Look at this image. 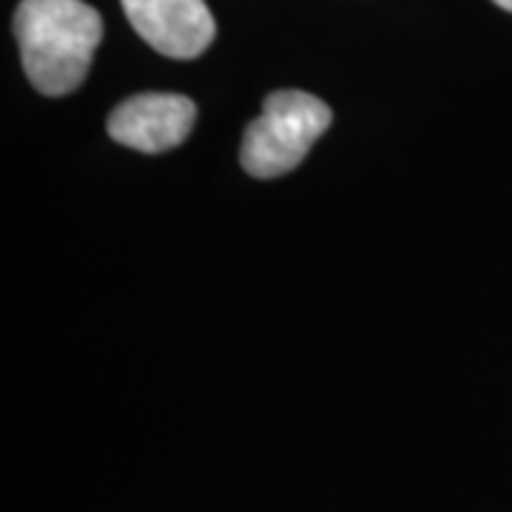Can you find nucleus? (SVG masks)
I'll return each mask as SVG.
<instances>
[{"instance_id":"f257e3e1","label":"nucleus","mask_w":512,"mask_h":512,"mask_svg":"<svg viewBox=\"0 0 512 512\" xmlns=\"http://www.w3.org/2000/svg\"><path fill=\"white\" fill-rule=\"evenodd\" d=\"M15 35L29 83L40 94L63 97L86 80L103 40V18L83 0H23Z\"/></svg>"},{"instance_id":"f03ea898","label":"nucleus","mask_w":512,"mask_h":512,"mask_svg":"<svg viewBox=\"0 0 512 512\" xmlns=\"http://www.w3.org/2000/svg\"><path fill=\"white\" fill-rule=\"evenodd\" d=\"M333 123L325 100L308 92H274L248 126L239 148L242 168L256 180L288 174L308 157L311 146Z\"/></svg>"},{"instance_id":"7ed1b4c3","label":"nucleus","mask_w":512,"mask_h":512,"mask_svg":"<svg viewBox=\"0 0 512 512\" xmlns=\"http://www.w3.org/2000/svg\"><path fill=\"white\" fill-rule=\"evenodd\" d=\"M128 23L154 52L174 60L202 55L217 35L205 0H120Z\"/></svg>"},{"instance_id":"20e7f679","label":"nucleus","mask_w":512,"mask_h":512,"mask_svg":"<svg viewBox=\"0 0 512 512\" xmlns=\"http://www.w3.org/2000/svg\"><path fill=\"white\" fill-rule=\"evenodd\" d=\"M197 106L183 94H137L123 100L109 117V134L120 146L163 154L191 134Z\"/></svg>"},{"instance_id":"39448f33","label":"nucleus","mask_w":512,"mask_h":512,"mask_svg":"<svg viewBox=\"0 0 512 512\" xmlns=\"http://www.w3.org/2000/svg\"><path fill=\"white\" fill-rule=\"evenodd\" d=\"M495 6H501V9H507V12H512V0H493Z\"/></svg>"}]
</instances>
